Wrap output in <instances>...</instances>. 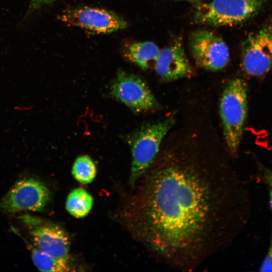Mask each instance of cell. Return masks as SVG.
<instances>
[{
	"label": "cell",
	"instance_id": "cell-1",
	"mask_svg": "<svg viewBox=\"0 0 272 272\" xmlns=\"http://www.w3.org/2000/svg\"><path fill=\"white\" fill-rule=\"evenodd\" d=\"M157 159L139 180L131 227L158 260L192 271L234 238L241 218L238 181L223 164L173 154Z\"/></svg>",
	"mask_w": 272,
	"mask_h": 272
},
{
	"label": "cell",
	"instance_id": "cell-2",
	"mask_svg": "<svg viewBox=\"0 0 272 272\" xmlns=\"http://www.w3.org/2000/svg\"><path fill=\"white\" fill-rule=\"evenodd\" d=\"M247 92L243 80L233 79L225 88L220 102L224 135L232 156L237 154L247 118Z\"/></svg>",
	"mask_w": 272,
	"mask_h": 272
},
{
	"label": "cell",
	"instance_id": "cell-3",
	"mask_svg": "<svg viewBox=\"0 0 272 272\" xmlns=\"http://www.w3.org/2000/svg\"><path fill=\"white\" fill-rule=\"evenodd\" d=\"M173 123V119L168 118L146 124L129 136L127 141L132 157L129 176L131 187L134 188L154 162L161 142Z\"/></svg>",
	"mask_w": 272,
	"mask_h": 272
},
{
	"label": "cell",
	"instance_id": "cell-4",
	"mask_svg": "<svg viewBox=\"0 0 272 272\" xmlns=\"http://www.w3.org/2000/svg\"><path fill=\"white\" fill-rule=\"evenodd\" d=\"M265 0H212L198 6L193 19L197 24L231 26L243 22L256 14Z\"/></svg>",
	"mask_w": 272,
	"mask_h": 272
},
{
	"label": "cell",
	"instance_id": "cell-5",
	"mask_svg": "<svg viewBox=\"0 0 272 272\" xmlns=\"http://www.w3.org/2000/svg\"><path fill=\"white\" fill-rule=\"evenodd\" d=\"M51 193L41 181L33 178L18 181L0 201V211L13 214L23 211L42 212Z\"/></svg>",
	"mask_w": 272,
	"mask_h": 272
},
{
	"label": "cell",
	"instance_id": "cell-6",
	"mask_svg": "<svg viewBox=\"0 0 272 272\" xmlns=\"http://www.w3.org/2000/svg\"><path fill=\"white\" fill-rule=\"evenodd\" d=\"M19 219L34 246L55 257H70V239L62 229L29 214L22 215Z\"/></svg>",
	"mask_w": 272,
	"mask_h": 272
},
{
	"label": "cell",
	"instance_id": "cell-7",
	"mask_svg": "<svg viewBox=\"0 0 272 272\" xmlns=\"http://www.w3.org/2000/svg\"><path fill=\"white\" fill-rule=\"evenodd\" d=\"M110 94L136 113L145 112L157 106L156 99L144 80L122 70L117 72L111 84Z\"/></svg>",
	"mask_w": 272,
	"mask_h": 272
},
{
	"label": "cell",
	"instance_id": "cell-8",
	"mask_svg": "<svg viewBox=\"0 0 272 272\" xmlns=\"http://www.w3.org/2000/svg\"><path fill=\"white\" fill-rule=\"evenodd\" d=\"M241 66L252 76L264 75L272 68V24L249 34L243 43Z\"/></svg>",
	"mask_w": 272,
	"mask_h": 272
},
{
	"label": "cell",
	"instance_id": "cell-9",
	"mask_svg": "<svg viewBox=\"0 0 272 272\" xmlns=\"http://www.w3.org/2000/svg\"><path fill=\"white\" fill-rule=\"evenodd\" d=\"M58 18L69 25L95 33H110L127 27L126 22L119 16L97 8L83 7L69 9Z\"/></svg>",
	"mask_w": 272,
	"mask_h": 272
},
{
	"label": "cell",
	"instance_id": "cell-10",
	"mask_svg": "<svg viewBox=\"0 0 272 272\" xmlns=\"http://www.w3.org/2000/svg\"><path fill=\"white\" fill-rule=\"evenodd\" d=\"M190 44L194 59L202 68L218 71L228 63V47L224 40L213 32L206 29L194 32Z\"/></svg>",
	"mask_w": 272,
	"mask_h": 272
},
{
	"label": "cell",
	"instance_id": "cell-11",
	"mask_svg": "<svg viewBox=\"0 0 272 272\" xmlns=\"http://www.w3.org/2000/svg\"><path fill=\"white\" fill-rule=\"evenodd\" d=\"M154 69L165 81L186 77L192 73L182 43L178 40L160 50Z\"/></svg>",
	"mask_w": 272,
	"mask_h": 272
},
{
	"label": "cell",
	"instance_id": "cell-12",
	"mask_svg": "<svg viewBox=\"0 0 272 272\" xmlns=\"http://www.w3.org/2000/svg\"><path fill=\"white\" fill-rule=\"evenodd\" d=\"M160 51L159 47L153 42H139L130 44L124 55L142 69H147L154 66Z\"/></svg>",
	"mask_w": 272,
	"mask_h": 272
},
{
	"label": "cell",
	"instance_id": "cell-13",
	"mask_svg": "<svg viewBox=\"0 0 272 272\" xmlns=\"http://www.w3.org/2000/svg\"><path fill=\"white\" fill-rule=\"evenodd\" d=\"M27 245L30 249L33 263L39 270L52 272L75 270L70 257H55L41 251L29 243Z\"/></svg>",
	"mask_w": 272,
	"mask_h": 272
},
{
	"label": "cell",
	"instance_id": "cell-14",
	"mask_svg": "<svg viewBox=\"0 0 272 272\" xmlns=\"http://www.w3.org/2000/svg\"><path fill=\"white\" fill-rule=\"evenodd\" d=\"M93 205L92 195L85 189L77 188L69 194L65 203L67 211L77 218L86 217L91 211Z\"/></svg>",
	"mask_w": 272,
	"mask_h": 272
},
{
	"label": "cell",
	"instance_id": "cell-15",
	"mask_svg": "<svg viewBox=\"0 0 272 272\" xmlns=\"http://www.w3.org/2000/svg\"><path fill=\"white\" fill-rule=\"evenodd\" d=\"M96 167L91 158L84 155L78 157L74 163L72 173L79 182L88 184L92 182L96 175Z\"/></svg>",
	"mask_w": 272,
	"mask_h": 272
},
{
	"label": "cell",
	"instance_id": "cell-16",
	"mask_svg": "<svg viewBox=\"0 0 272 272\" xmlns=\"http://www.w3.org/2000/svg\"><path fill=\"white\" fill-rule=\"evenodd\" d=\"M56 0H30L29 8L26 13V17L31 15L42 7L51 4Z\"/></svg>",
	"mask_w": 272,
	"mask_h": 272
},
{
	"label": "cell",
	"instance_id": "cell-17",
	"mask_svg": "<svg viewBox=\"0 0 272 272\" xmlns=\"http://www.w3.org/2000/svg\"><path fill=\"white\" fill-rule=\"evenodd\" d=\"M260 168L261 169L262 179L269 188V205L272 211V171L264 167H261Z\"/></svg>",
	"mask_w": 272,
	"mask_h": 272
},
{
	"label": "cell",
	"instance_id": "cell-18",
	"mask_svg": "<svg viewBox=\"0 0 272 272\" xmlns=\"http://www.w3.org/2000/svg\"><path fill=\"white\" fill-rule=\"evenodd\" d=\"M260 271H272V233L269 246L266 256L260 266Z\"/></svg>",
	"mask_w": 272,
	"mask_h": 272
},
{
	"label": "cell",
	"instance_id": "cell-19",
	"mask_svg": "<svg viewBox=\"0 0 272 272\" xmlns=\"http://www.w3.org/2000/svg\"><path fill=\"white\" fill-rule=\"evenodd\" d=\"M185 1H191V2H200V0H185Z\"/></svg>",
	"mask_w": 272,
	"mask_h": 272
}]
</instances>
